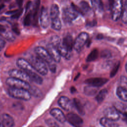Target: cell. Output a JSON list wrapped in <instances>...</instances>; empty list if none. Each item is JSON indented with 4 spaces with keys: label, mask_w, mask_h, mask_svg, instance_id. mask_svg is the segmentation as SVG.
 Here are the masks:
<instances>
[{
    "label": "cell",
    "mask_w": 127,
    "mask_h": 127,
    "mask_svg": "<svg viewBox=\"0 0 127 127\" xmlns=\"http://www.w3.org/2000/svg\"><path fill=\"white\" fill-rule=\"evenodd\" d=\"M29 62L35 70L40 74L45 75L48 73V70L46 63L37 56H31Z\"/></svg>",
    "instance_id": "6da1fadb"
},
{
    "label": "cell",
    "mask_w": 127,
    "mask_h": 127,
    "mask_svg": "<svg viewBox=\"0 0 127 127\" xmlns=\"http://www.w3.org/2000/svg\"><path fill=\"white\" fill-rule=\"evenodd\" d=\"M8 92L11 97L25 101L29 100L31 97L28 90L23 89L10 88L8 90Z\"/></svg>",
    "instance_id": "7a4b0ae2"
},
{
    "label": "cell",
    "mask_w": 127,
    "mask_h": 127,
    "mask_svg": "<svg viewBox=\"0 0 127 127\" xmlns=\"http://www.w3.org/2000/svg\"><path fill=\"white\" fill-rule=\"evenodd\" d=\"M34 51L37 56L45 63H47L49 67L56 64H54V61L50 55L48 51L43 47L40 46L37 47L35 48Z\"/></svg>",
    "instance_id": "3957f363"
},
{
    "label": "cell",
    "mask_w": 127,
    "mask_h": 127,
    "mask_svg": "<svg viewBox=\"0 0 127 127\" xmlns=\"http://www.w3.org/2000/svg\"><path fill=\"white\" fill-rule=\"evenodd\" d=\"M6 84L10 87V88L23 89L27 90H29L31 87L29 83L22 80L11 77L8 78L6 80Z\"/></svg>",
    "instance_id": "277c9868"
},
{
    "label": "cell",
    "mask_w": 127,
    "mask_h": 127,
    "mask_svg": "<svg viewBox=\"0 0 127 127\" xmlns=\"http://www.w3.org/2000/svg\"><path fill=\"white\" fill-rule=\"evenodd\" d=\"M78 15V11L71 5L63 8V19L65 23H70L72 20L75 19Z\"/></svg>",
    "instance_id": "5b68a950"
},
{
    "label": "cell",
    "mask_w": 127,
    "mask_h": 127,
    "mask_svg": "<svg viewBox=\"0 0 127 127\" xmlns=\"http://www.w3.org/2000/svg\"><path fill=\"white\" fill-rule=\"evenodd\" d=\"M122 1L120 0L114 1L111 6L112 19L113 21H116L121 17L123 12Z\"/></svg>",
    "instance_id": "8992f818"
},
{
    "label": "cell",
    "mask_w": 127,
    "mask_h": 127,
    "mask_svg": "<svg viewBox=\"0 0 127 127\" xmlns=\"http://www.w3.org/2000/svg\"><path fill=\"white\" fill-rule=\"evenodd\" d=\"M88 34L85 32L80 33L74 41L73 48L77 52H80L88 40Z\"/></svg>",
    "instance_id": "52a82bcc"
},
{
    "label": "cell",
    "mask_w": 127,
    "mask_h": 127,
    "mask_svg": "<svg viewBox=\"0 0 127 127\" xmlns=\"http://www.w3.org/2000/svg\"><path fill=\"white\" fill-rule=\"evenodd\" d=\"M8 73L11 77L19 79L28 83L31 81L28 75L22 70L14 68L10 69Z\"/></svg>",
    "instance_id": "ba28073f"
},
{
    "label": "cell",
    "mask_w": 127,
    "mask_h": 127,
    "mask_svg": "<svg viewBox=\"0 0 127 127\" xmlns=\"http://www.w3.org/2000/svg\"><path fill=\"white\" fill-rule=\"evenodd\" d=\"M66 120L74 127H82L83 124L82 119L75 113H70L67 114Z\"/></svg>",
    "instance_id": "9c48e42d"
},
{
    "label": "cell",
    "mask_w": 127,
    "mask_h": 127,
    "mask_svg": "<svg viewBox=\"0 0 127 127\" xmlns=\"http://www.w3.org/2000/svg\"><path fill=\"white\" fill-rule=\"evenodd\" d=\"M105 117L113 121H117L120 118V113L115 107L106 108L103 111Z\"/></svg>",
    "instance_id": "30bf717a"
},
{
    "label": "cell",
    "mask_w": 127,
    "mask_h": 127,
    "mask_svg": "<svg viewBox=\"0 0 127 127\" xmlns=\"http://www.w3.org/2000/svg\"><path fill=\"white\" fill-rule=\"evenodd\" d=\"M50 17L48 13L47 8L43 6L41 8L39 16L40 25L42 28L46 29L49 26L50 23Z\"/></svg>",
    "instance_id": "8fae6325"
},
{
    "label": "cell",
    "mask_w": 127,
    "mask_h": 127,
    "mask_svg": "<svg viewBox=\"0 0 127 127\" xmlns=\"http://www.w3.org/2000/svg\"><path fill=\"white\" fill-rule=\"evenodd\" d=\"M108 81V79L102 77H93L86 79L84 82L88 85L99 87L103 86Z\"/></svg>",
    "instance_id": "7c38bea8"
},
{
    "label": "cell",
    "mask_w": 127,
    "mask_h": 127,
    "mask_svg": "<svg viewBox=\"0 0 127 127\" xmlns=\"http://www.w3.org/2000/svg\"><path fill=\"white\" fill-rule=\"evenodd\" d=\"M16 64L21 70L25 71L26 73L35 71L29 62L24 59L19 58L17 59Z\"/></svg>",
    "instance_id": "4fadbf2b"
},
{
    "label": "cell",
    "mask_w": 127,
    "mask_h": 127,
    "mask_svg": "<svg viewBox=\"0 0 127 127\" xmlns=\"http://www.w3.org/2000/svg\"><path fill=\"white\" fill-rule=\"evenodd\" d=\"M46 50L48 51L50 55L55 62L59 63L60 62L61 56L56 48L52 46L51 44H49L47 46Z\"/></svg>",
    "instance_id": "5bb4252c"
},
{
    "label": "cell",
    "mask_w": 127,
    "mask_h": 127,
    "mask_svg": "<svg viewBox=\"0 0 127 127\" xmlns=\"http://www.w3.org/2000/svg\"><path fill=\"white\" fill-rule=\"evenodd\" d=\"M50 114L57 121L63 123L66 121V117L64 113L58 108H53L50 112Z\"/></svg>",
    "instance_id": "9a60e30c"
},
{
    "label": "cell",
    "mask_w": 127,
    "mask_h": 127,
    "mask_svg": "<svg viewBox=\"0 0 127 127\" xmlns=\"http://www.w3.org/2000/svg\"><path fill=\"white\" fill-rule=\"evenodd\" d=\"M58 103L59 105L65 111H69L71 108V102L69 99L66 96L61 97L59 98Z\"/></svg>",
    "instance_id": "2e32d148"
},
{
    "label": "cell",
    "mask_w": 127,
    "mask_h": 127,
    "mask_svg": "<svg viewBox=\"0 0 127 127\" xmlns=\"http://www.w3.org/2000/svg\"><path fill=\"white\" fill-rule=\"evenodd\" d=\"M62 44L65 48L69 52H71L74 45V41L70 35H66L62 40Z\"/></svg>",
    "instance_id": "e0dca14e"
},
{
    "label": "cell",
    "mask_w": 127,
    "mask_h": 127,
    "mask_svg": "<svg viewBox=\"0 0 127 127\" xmlns=\"http://www.w3.org/2000/svg\"><path fill=\"white\" fill-rule=\"evenodd\" d=\"M1 119L4 125L7 127H13L14 125V121L9 115L4 113L1 116Z\"/></svg>",
    "instance_id": "ac0fdd59"
},
{
    "label": "cell",
    "mask_w": 127,
    "mask_h": 127,
    "mask_svg": "<svg viewBox=\"0 0 127 127\" xmlns=\"http://www.w3.org/2000/svg\"><path fill=\"white\" fill-rule=\"evenodd\" d=\"M100 124L103 127H119V125L115 121L110 120L105 117L100 120Z\"/></svg>",
    "instance_id": "d6986e66"
},
{
    "label": "cell",
    "mask_w": 127,
    "mask_h": 127,
    "mask_svg": "<svg viewBox=\"0 0 127 127\" xmlns=\"http://www.w3.org/2000/svg\"><path fill=\"white\" fill-rule=\"evenodd\" d=\"M116 94L122 101L127 102V89L122 86H119L116 89Z\"/></svg>",
    "instance_id": "ffe728a7"
},
{
    "label": "cell",
    "mask_w": 127,
    "mask_h": 127,
    "mask_svg": "<svg viewBox=\"0 0 127 127\" xmlns=\"http://www.w3.org/2000/svg\"><path fill=\"white\" fill-rule=\"evenodd\" d=\"M29 76L31 81L38 84H41L43 82V78L39 75L35 71H30L26 73Z\"/></svg>",
    "instance_id": "44dd1931"
},
{
    "label": "cell",
    "mask_w": 127,
    "mask_h": 127,
    "mask_svg": "<svg viewBox=\"0 0 127 127\" xmlns=\"http://www.w3.org/2000/svg\"><path fill=\"white\" fill-rule=\"evenodd\" d=\"M40 5V1H36L35 3V5L32 10V22L33 24L36 25L38 22V9Z\"/></svg>",
    "instance_id": "7402d4cb"
},
{
    "label": "cell",
    "mask_w": 127,
    "mask_h": 127,
    "mask_svg": "<svg viewBox=\"0 0 127 127\" xmlns=\"http://www.w3.org/2000/svg\"><path fill=\"white\" fill-rule=\"evenodd\" d=\"M60 9L58 5L55 3L51 5L50 12V17L52 19H55L57 17H59Z\"/></svg>",
    "instance_id": "603a6c76"
},
{
    "label": "cell",
    "mask_w": 127,
    "mask_h": 127,
    "mask_svg": "<svg viewBox=\"0 0 127 127\" xmlns=\"http://www.w3.org/2000/svg\"><path fill=\"white\" fill-rule=\"evenodd\" d=\"M98 90V87H94L91 85H88L84 87V93L87 96H94Z\"/></svg>",
    "instance_id": "cb8c5ba5"
},
{
    "label": "cell",
    "mask_w": 127,
    "mask_h": 127,
    "mask_svg": "<svg viewBox=\"0 0 127 127\" xmlns=\"http://www.w3.org/2000/svg\"><path fill=\"white\" fill-rule=\"evenodd\" d=\"M73 104L75 107L76 110L78 113L81 115H84L85 114V110L84 107L81 102L77 98L73 99Z\"/></svg>",
    "instance_id": "d4e9b609"
},
{
    "label": "cell",
    "mask_w": 127,
    "mask_h": 127,
    "mask_svg": "<svg viewBox=\"0 0 127 127\" xmlns=\"http://www.w3.org/2000/svg\"><path fill=\"white\" fill-rule=\"evenodd\" d=\"M93 8L97 12H100L103 10V4L99 0H94L91 1Z\"/></svg>",
    "instance_id": "484cf974"
},
{
    "label": "cell",
    "mask_w": 127,
    "mask_h": 127,
    "mask_svg": "<svg viewBox=\"0 0 127 127\" xmlns=\"http://www.w3.org/2000/svg\"><path fill=\"white\" fill-rule=\"evenodd\" d=\"M51 27L55 30H60L62 28V23L60 17L51 20Z\"/></svg>",
    "instance_id": "4316f807"
},
{
    "label": "cell",
    "mask_w": 127,
    "mask_h": 127,
    "mask_svg": "<svg viewBox=\"0 0 127 127\" xmlns=\"http://www.w3.org/2000/svg\"><path fill=\"white\" fill-rule=\"evenodd\" d=\"M107 93L108 91L106 89H103L100 90L95 97V99L97 102L98 103H101L102 102V101L105 99Z\"/></svg>",
    "instance_id": "83f0119b"
},
{
    "label": "cell",
    "mask_w": 127,
    "mask_h": 127,
    "mask_svg": "<svg viewBox=\"0 0 127 127\" xmlns=\"http://www.w3.org/2000/svg\"><path fill=\"white\" fill-rule=\"evenodd\" d=\"M57 49L58 50L61 56L64 58H67V57L69 56L70 52L63 45L62 41V43L59 45V46L57 48Z\"/></svg>",
    "instance_id": "f1b7e54d"
},
{
    "label": "cell",
    "mask_w": 127,
    "mask_h": 127,
    "mask_svg": "<svg viewBox=\"0 0 127 127\" xmlns=\"http://www.w3.org/2000/svg\"><path fill=\"white\" fill-rule=\"evenodd\" d=\"M28 91L31 96H33L35 97H40L42 95L41 91L39 88L34 86H31Z\"/></svg>",
    "instance_id": "f546056e"
},
{
    "label": "cell",
    "mask_w": 127,
    "mask_h": 127,
    "mask_svg": "<svg viewBox=\"0 0 127 127\" xmlns=\"http://www.w3.org/2000/svg\"><path fill=\"white\" fill-rule=\"evenodd\" d=\"M99 52L97 49H93L88 55L87 57L86 61L87 62H92L95 61L98 57Z\"/></svg>",
    "instance_id": "4dcf8cb0"
},
{
    "label": "cell",
    "mask_w": 127,
    "mask_h": 127,
    "mask_svg": "<svg viewBox=\"0 0 127 127\" xmlns=\"http://www.w3.org/2000/svg\"><path fill=\"white\" fill-rule=\"evenodd\" d=\"M61 43H62V40L60 37H59L58 36H57V35L53 36L50 38V44L56 48L59 46V45Z\"/></svg>",
    "instance_id": "1f68e13d"
},
{
    "label": "cell",
    "mask_w": 127,
    "mask_h": 127,
    "mask_svg": "<svg viewBox=\"0 0 127 127\" xmlns=\"http://www.w3.org/2000/svg\"><path fill=\"white\" fill-rule=\"evenodd\" d=\"M79 7L82 13H87L90 9V7L88 3L84 1H82L79 3Z\"/></svg>",
    "instance_id": "d6a6232c"
},
{
    "label": "cell",
    "mask_w": 127,
    "mask_h": 127,
    "mask_svg": "<svg viewBox=\"0 0 127 127\" xmlns=\"http://www.w3.org/2000/svg\"><path fill=\"white\" fill-rule=\"evenodd\" d=\"M32 22V10H30L28 13H27L24 17L23 23L25 26H29Z\"/></svg>",
    "instance_id": "836d02e7"
},
{
    "label": "cell",
    "mask_w": 127,
    "mask_h": 127,
    "mask_svg": "<svg viewBox=\"0 0 127 127\" xmlns=\"http://www.w3.org/2000/svg\"><path fill=\"white\" fill-rule=\"evenodd\" d=\"M121 17H122V21L124 23L127 24V3L125 5L124 7L123 8Z\"/></svg>",
    "instance_id": "e575fe53"
},
{
    "label": "cell",
    "mask_w": 127,
    "mask_h": 127,
    "mask_svg": "<svg viewBox=\"0 0 127 127\" xmlns=\"http://www.w3.org/2000/svg\"><path fill=\"white\" fill-rule=\"evenodd\" d=\"M3 37L9 41H13L15 39V37L13 34L10 32H5L4 33Z\"/></svg>",
    "instance_id": "d590c367"
},
{
    "label": "cell",
    "mask_w": 127,
    "mask_h": 127,
    "mask_svg": "<svg viewBox=\"0 0 127 127\" xmlns=\"http://www.w3.org/2000/svg\"><path fill=\"white\" fill-rule=\"evenodd\" d=\"M46 124L48 126H50V127H59L58 124L53 120L51 119H49L46 121Z\"/></svg>",
    "instance_id": "8d00e7d4"
},
{
    "label": "cell",
    "mask_w": 127,
    "mask_h": 127,
    "mask_svg": "<svg viewBox=\"0 0 127 127\" xmlns=\"http://www.w3.org/2000/svg\"><path fill=\"white\" fill-rule=\"evenodd\" d=\"M120 66V63H118V64H116V65L114 66V67L113 68L111 73H110V76L111 77H113L117 72L119 67Z\"/></svg>",
    "instance_id": "74e56055"
},
{
    "label": "cell",
    "mask_w": 127,
    "mask_h": 127,
    "mask_svg": "<svg viewBox=\"0 0 127 127\" xmlns=\"http://www.w3.org/2000/svg\"><path fill=\"white\" fill-rule=\"evenodd\" d=\"M22 12H23L22 8H20L19 9H17V11L15 13L12 15L11 17L14 19H18L21 16V14L22 13Z\"/></svg>",
    "instance_id": "f35d334b"
},
{
    "label": "cell",
    "mask_w": 127,
    "mask_h": 127,
    "mask_svg": "<svg viewBox=\"0 0 127 127\" xmlns=\"http://www.w3.org/2000/svg\"><path fill=\"white\" fill-rule=\"evenodd\" d=\"M111 56V53L108 50H104L102 51L101 54V56L104 58H109Z\"/></svg>",
    "instance_id": "ab89813d"
},
{
    "label": "cell",
    "mask_w": 127,
    "mask_h": 127,
    "mask_svg": "<svg viewBox=\"0 0 127 127\" xmlns=\"http://www.w3.org/2000/svg\"><path fill=\"white\" fill-rule=\"evenodd\" d=\"M121 83L123 85L122 87L125 88V86H127V78H126L125 76H121Z\"/></svg>",
    "instance_id": "60d3db41"
},
{
    "label": "cell",
    "mask_w": 127,
    "mask_h": 127,
    "mask_svg": "<svg viewBox=\"0 0 127 127\" xmlns=\"http://www.w3.org/2000/svg\"><path fill=\"white\" fill-rule=\"evenodd\" d=\"M12 29L13 31L16 34L19 35L20 34V30L17 25H14L13 26H12Z\"/></svg>",
    "instance_id": "b9f144b4"
},
{
    "label": "cell",
    "mask_w": 127,
    "mask_h": 127,
    "mask_svg": "<svg viewBox=\"0 0 127 127\" xmlns=\"http://www.w3.org/2000/svg\"><path fill=\"white\" fill-rule=\"evenodd\" d=\"M122 120L126 124H127V112H124L122 113Z\"/></svg>",
    "instance_id": "7bdbcfd3"
},
{
    "label": "cell",
    "mask_w": 127,
    "mask_h": 127,
    "mask_svg": "<svg viewBox=\"0 0 127 127\" xmlns=\"http://www.w3.org/2000/svg\"><path fill=\"white\" fill-rule=\"evenodd\" d=\"M5 31H6V29L5 27L3 25L0 24V32H2L4 33L5 32Z\"/></svg>",
    "instance_id": "ee69618b"
},
{
    "label": "cell",
    "mask_w": 127,
    "mask_h": 127,
    "mask_svg": "<svg viewBox=\"0 0 127 127\" xmlns=\"http://www.w3.org/2000/svg\"><path fill=\"white\" fill-rule=\"evenodd\" d=\"M5 45V42L3 40L0 39V47L2 48Z\"/></svg>",
    "instance_id": "f6af8a7d"
},
{
    "label": "cell",
    "mask_w": 127,
    "mask_h": 127,
    "mask_svg": "<svg viewBox=\"0 0 127 127\" xmlns=\"http://www.w3.org/2000/svg\"><path fill=\"white\" fill-rule=\"evenodd\" d=\"M0 127H5V126L4 125L2 119H1V117H0Z\"/></svg>",
    "instance_id": "bcb514c9"
},
{
    "label": "cell",
    "mask_w": 127,
    "mask_h": 127,
    "mask_svg": "<svg viewBox=\"0 0 127 127\" xmlns=\"http://www.w3.org/2000/svg\"><path fill=\"white\" fill-rule=\"evenodd\" d=\"M70 92L72 93H75L76 92V89L74 87H71L70 88Z\"/></svg>",
    "instance_id": "7dc6e473"
},
{
    "label": "cell",
    "mask_w": 127,
    "mask_h": 127,
    "mask_svg": "<svg viewBox=\"0 0 127 127\" xmlns=\"http://www.w3.org/2000/svg\"><path fill=\"white\" fill-rule=\"evenodd\" d=\"M4 7V4L3 3H1L0 4V11Z\"/></svg>",
    "instance_id": "c3c4849f"
},
{
    "label": "cell",
    "mask_w": 127,
    "mask_h": 127,
    "mask_svg": "<svg viewBox=\"0 0 127 127\" xmlns=\"http://www.w3.org/2000/svg\"><path fill=\"white\" fill-rule=\"evenodd\" d=\"M22 1H17V3H18V5L19 6H20L22 4Z\"/></svg>",
    "instance_id": "681fc988"
},
{
    "label": "cell",
    "mask_w": 127,
    "mask_h": 127,
    "mask_svg": "<svg viewBox=\"0 0 127 127\" xmlns=\"http://www.w3.org/2000/svg\"><path fill=\"white\" fill-rule=\"evenodd\" d=\"M125 69H126V71L127 72V63H126V65H125Z\"/></svg>",
    "instance_id": "f907efd6"
},
{
    "label": "cell",
    "mask_w": 127,
    "mask_h": 127,
    "mask_svg": "<svg viewBox=\"0 0 127 127\" xmlns=\"http://www.w3.org/2000/svg\"><path fill=\"white\" fill-rule=\"evenodd\" d=\"M43 127L42 126H37V127Z\"/></svg>",
    "instance_id": "816d5d0a"
},
{
    "label": "cell",
    "mask_w": 127,
    "mask_h": 127,
    "mask_svg": "<svg viewBox=\"0 0 127 127\" xmlns=\"http://www.w3.org/2000/svg\"><path fill=\"white\" fill-rule=\"evenodd\" d=\"M0 51H1V48L0 47Z\"/></svg>",
    "instance_id": "f5cc1de1"
}]
</instances>
